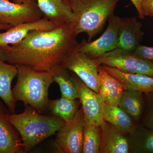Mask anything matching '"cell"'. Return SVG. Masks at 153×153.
I'll return each instance as SVG.
<instances>
[{
  "instance_id": "cell-1",
  "label": "cell",
  "mask_w": 153,
  "mask_h": 153,
  "mask_svg": "<svg viewBox=\"0 0 153 153\" xmlns=\"http://www.w3.org/2000/svg\"><path fill=\"white\" fill-rule=\"evenodd\" d=\"M76 37L71 22L49 31L34 30L19 43L0 46V59L14 66L50 71L76 50Z\"/></svg>"
},
{
  "instance_id": "cell-2",
  "label": "cell",
  "mask_w": 153,
  "mask_h": 153,
  "mask_svg": "<svg viewBox=\"0 0 153 153\" xmlns=\"http://www.w3.org/2000/svg\"><path fill=\"white\" fill-rule=\"evenodd\" d=\"M6 117L20 134L25 153L29 152L41 142L55 134L66 124L60 118L40 114L28 105H25L22 113L7 114Z\"/></svg>"
},
{
  "instance_id": "cell-3",
  "label": "cell",
  "mask_w": 153,
  "mask_h": 153,
  "mask_svg": "<svg viewBox=\"0 0 153 153\" xmlns=\"http://www.w3.org/2000/svg\"><path fill=\"white\" fill-rule=\"evenodd\" d=\"M71 10L76 36L85 33L88 42L101 32L121 0H63Z\"/></svg>"
},
{
  "instance_id": "cell-4",
  "label": "cell",
  "mask_w": 153,
  "mask_h": 153,
  "mask_svg": "<svg viewBox=\"0 0 153 153\" xmlns=\"http://www.w3.org/2000/svg\"><path fill=\"white\" fill-rule=\"evenodd\" d=\"M17 81L12 89L15 101H22L41 113L48 108V91L54 82L50 71H39L31 67L17 65Z\"/></svg>"
},
{
  "instance_id": "cell-5",
  "label": "cell",
  "mask_w": 153,
  "mask_h": 153,
  "mask_svg": "<svg viewBox=\"0 0 153 153\" xmlns=\"http://www.w3.org/2000/svg\"><path fill=\"white\" fill-rule=\"evenodd\" d=\"M92 59L98 66L104 65L126 73L153 77V61L140 58L125 49L117 48Z\"/></svg>"
},
{
  "instance_id": "cell-6",
  "label": "cell",
  "mask_w": 153,
  "mask_h": 153,
  "mask_svg": "<svg viewBox=\"0 0 153 153\" xmlns=\"http://www.w3.org/2000/svg\"><path fill=\"white\" fill-rule=\"evenodd\" d=\"M84 122V113L81 108L73 119L57 132L55 142L57 152L82 153Z\"/></svg>"
},
{
  "instance_id": "cell-7",
  "label": "cell",
  "mask_w": 153,
  "mask_h": 153,
  "mask_svg": "<svg viewBox=\"0 0 153 153\" xmlns=\"http://www.w3.org/2000/svg\"><path fill=\"white\" fill-rule=\"evenodd\" d=\"M107 21L108 24L106 30L100 38L90 42L82 39L78 43L76 50L93 58L117 48L121 19L113 13L110 16Z\"/></svg>"
},
{
  "instance_id": "cell-8",
  "label": "cell",
  "mask_w": 153,
  "mask_h": 153,
  "mask_svg": "<svg viewBox=\"0 0 153 153\" xmlns=\"http://www.w3.org/2000/svg\"><path fill=\"white\" fill-rule=\"evenodd\" d=\"M44 17L37 1L27 3L12 2L0 0V24L14 26L22 23L36 22Z\"/></svg>"
},
{
  "instance_id": "cell-9",
  "label": "cell",
  "mask_w": 153,
  "mask_h": 153,
  "mask_svg": "<svg viewBox=\"0 0 153 153\" xmlns=\"http://www.w3.org/2000/svg\"><path fill=\"white\" fill-rule=\"evenodd\" d=\"M61 65L73 71L85 85L99 93L98 66L92 58L76 49Z\"/></svg>"
},
{
  "instance_id": "cell-10",
  "label": "cell",
  "mask_w": 153,
  "mask_h": 153,
  "mask_svg": "<svg viewBox=\"0 0 153 153\" xmlns=\"http://www.w3.org/2000/svg\"><path fill=\"white\" fill-rule=\"evenodd\" d=\"M73 81L82 104L85 120L100 126L104 122L103 109L105 103L100 94L91 89L77 76H72Z\"/></svg>"
},
{
  "instance_id": "cell-11",
  "label": "cell",
  "mask_w": 153,
  "mask_h": 153,
  "mask_svg": "<svg viewBox=\"0 0 153 153\" xmlns=\"http://www.w3.org/2000/svg\"><path fill=\"white\" fill-rule=\"evenodd\" d=\"M100 153H128L130 152V140L124 132L104 121L100 126Z\"/></svg>"
},
{
  "instance_id": "cell-12",
  "label": "cell",
  "mask_w": 153,
  "mask_h": 153,
  "mask_svg": "<svg viewBox=\"0 0 153 153\" xmlns=\"http://www.w3.org/2000/svg\"><path fill=\"white\" fill-rule=\"evenodd\" d=\"M57 27L55 24L44 17L36 22L15 25L6 32L0 33V46L19 43L34 30L49 31Z\"/></svg>"
},
{
  "instance_id": "cell-13",
  "label": "cell",
  "mask_w": 153,
  "mask_h": 153,
  "mask_svg": "<svg viewBox=\"0 0 153 153\" xmlns=\"http://www.w3.org/2000/svg\"><path fill=\"white\" fill-rule=\"evenodd\" d=\"M142 24L135 16L121 19L118 32V48L134 52L142 41L144 33Z\"/></svg>"
},
{
  "instance_id": "cell-14",
  "label": "cell",
  "mask_w": 153,
  "mask_h": 153,
  "mask_svg": "<svg viewBox=\"0 0 153 153\" xmlns=\"http://www.w3.org/2000/svg\"><path fill=\"white\" fill-rule=\"evenodd\" d=\"M100 66L120 82L125 90L137 91L143 93H153V77L143 74L126 73L114 67Z\"/></svg>"
},
{
  "instance_id": "cell-15",
  "label": "cell",
  "mask_w": 153,
  "mask_h": 153,
  "mask_svg": "<svg viewBox=\"0 0 153 153\" xmlns=\"http://www.w3.org/2000/svg\"><path fill=\"white\" fill-rule=\"evenodd\" d=\"M6 115L0 104V153H23L21 137L9 122Z\"/></svg>"
},
{
  "instance_id": "cell-16",
  "label": "cell",
  "mask_w": 153,
  "mask_h": 153,
  "mask_svg": "<svg viewBox=\"0 0 153 153\" xmlns=\"http://www.w3.org/2000/svg\"><path fill=\"white\" fill-rule=\"evenodd\" d=\"M44 17L60 27L72 22L73 14L63 0H36Z\"/></svg>"
},
{
  "instance_id": "cell-17",
  "label": "cell",
  "mask_w": 153,
  "mask_h": 153,
  "mask_svg": "<svg viewBox=\"0 0 153 153\" xmlns=\"http://www.w3.org/2000/svg\"><path fill=\"white\" fill-rule=\"evenodd\" d=\"M99 92L105 104L118 105L124 91L123 86L116 78L98 66Z\"/></svg>"
},
{
  "instance_id": "cell-18",
  "label": "cell",
  "mask_w": 153,
  "mask_h": 153,
  "mask_svg": "<svg viewBox=\"0 0 153 153\" xmlns=\"http://www.w3.org/2000/svg\"><path fill=\"white\" fill-rule=\"evenodd\" d=\"M18 74L16 66L0 59V98L9 110L15 113L16 102L12 94V82Z\"/></svg>"
},
{
  "instance_id": "cell-19",
  "label": "cell",
  "mask_w": 153,
  "mask_h": 153,
  "mask_svg": "<svg viewBox=\"0 0 153 153\" xmlns=\"http://www.w3.org/2000/svg\"><path fill=\"white\" fill-rule=\"evenodd\" d=\"M143 93L137 91L125 90L118 106L132 119L139 121L141 118L145 106Z\"/></svg>"
},
{
  "instance_id": "cell-20",
  "label": "cell",
  "mask_w": 153,
  "mask_h": 153,
  "mask_svg": "<svg viewBox=\"0 0 153 153\" xmlns=\"http://www.w3.org/2000/svg\"><path fill=\"white\" fill-rule=\"evenodd\" d=\"M103 117L105 121L128 134L133 133L137 127L132 119L118 105L105 104Z\"/></svg>"
},
{
  "instance_id": "cell-21",
  "label": "cell",
  "mask_w": 153,
  "mask_h": 153,
  "mask_svg": "<svg viewBox=\"0 0 153 153\" xmlns=\"http://www.w3.org/2000/svg\"><path fill=\"white\" fill-rule=\"evenodd\" d=\"M68 70L60 64L53 67L50 72L52 73L54 82L59 85L61 96L69 99L76 100L79 98V95L72 76Z\"/></svg>"
},
{
  "instance_id": "cell-22",
  "label": "cell",
  "mask_w": 153,
  "mask_h": 153,
  "mask_svg": "<svg viewBox=\"0 0 153 153\" xmlns=\"http://www.w3.org/2000/svg\"><path fill=\"white\" fill-rule=\"evenodd\" d=\"M78 104L76 100L61 96L60 98L49 100L48 108L52 115L60 118L68 123L74 118L78 110Z\"/></svg>"
},
{
  "instance_id": "cell-23",
  "label": "cell",
  "mask_w": 153,
  "mask_h": 153,
  "mask_svg": "<svg viewBox=\"0 0 153 153\" xmlns=\"http://www.w3.org/2000/svg\"><path fill=\"white\" fill-rule=\"evenodd\" d=\"M130 151L133 153H153V130L141 125L131 134Z\"/></svg>"
},
{
  "instance_id": "cell-24",
  "label": "cell",
  "mask_w": 153,
  "mask_h": 153,
  "mask_svg": "<svg viewBox=\"0 0 153 153\" xmlns=\"http://www.w3.org/2000/svg\"><path fill=\"white\" fill-rule=\"evenodd\" d=\"M100 126L89 123L85 120L82 153H100Z\"/></svg>"
},
{
  "instance_id": "cell-25",
  "label": "cell",
  "mask_w": 153,
  "mask_h": 153,
  "mask_svg": "<svg viewBox=\"0 0 153 153\" xmlns=\"http://www.w3.org/2000/svg\"><path fill=\"white\" fill-rule=\"evenodd\" d=\"M144 94L146 99L142 125L153 130V93Z\"/></svg>"
},
{
  "instance_id": "cell-26",
  "label": "cell",
  "mask_w": 153,
  "mask_h": 153,
  "mask_svg": "<svg viewBox=\"0 0 153 153\" xmlns=\"http://www.w3.org/2000/svg\"><path fill=\"white\" fill-rule=\"evenodd\" d=\"M132 52L140 58L153 61V47H146L140 44Z\"/></svg>"
},
{
  "instance_id": "cell-27",
  "label": "cell",
  "mask_w": 153,
  "mask_h": 153,
  "mask_svg": "<svg viewBox=\"0 0 153 153\" xmlns=\"http://www.w3.org/2000/svg\"><path fill=\"white\" fill-rule=\"evenodd\" d=\"M140 6L145 17H153V0H141Z\"/></svg>"
},
{
  "instance_id": "cell-28",
  "label": "cell",
  "mask_w": 153,
  "mask_h": 153,
  "mask_svg": "<svg viewBox=\"0 0 153 153\" xmlns=\"http://www.w3.org/2000/svg\"><path fill=\"white\" fill-rule=\"evenodd\" d=\"M131 1L135 7L137 11L139 18L142 19H144L145 16L143 15L141 10L140 6L141 0H131Z\"/></svg>"
},
{
  "instance_id": "cell-29",
  "label": "cell",
  "mask_w": 153,
  "mask_h": 153,
  "mask_svg": "<svg viewBox=\"0 0 153 153\" xmlns=\"http://www.w3.org/2000/svg\"><path fill=\"white\" fill-rule=\"evenodd\" d=\"M13 26L9 25H4L0 24V30H7Z\"/></svg>"
},
{
  "instance_id": "cell-30",
  "label": "cell",
  "mask_w": 153,
  "mask_h": 153,
  "mask_svg": "<svg viewBox=\"0 0 153 153\" xmlns=\"http://www.w3.org/2000/svg\"><path fill=\"white\" fill-rule=\"evenodd\" d=\"M13 2L16 3H25L33 1H36V0H12Z\"/></svg>"
}]
</instances>
